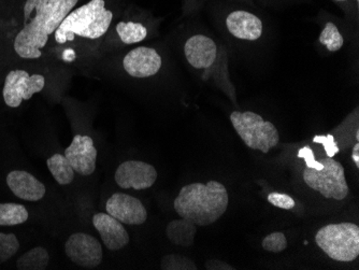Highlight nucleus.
<instances>
[{"mask_svg": "<svg viewBox=\"0 0 359 270\" xmlns=\"http://www.w3.org/2000/svg\"><path fill=\"white\" fill-rule=\"evenodd\" d=\"M114 10L113 0H88L74 7L53 35L60 49V58L66 62H74L81 46L102 39L114 21Z\"/></svg>", "mask_w": 359, "mask_h": 270, "instance_id": "obj_1", "label": "nucleus"}, {"mask_svg": "<svg viewBox=\"0 0 359 270\" xmlns=\"http://www.w3.org/2000/svg\"><path fill=\"white\" fill-rule=\"evenodd\" d=\"M81 0H24L23 24L14 37L13 49L23 60H39L62 20Z\"/></svg>", "mask_w": 359, "mask_h": 270, "instance_id": "obj_2", "label": "nucleus"}, {"mask_svg": "<svg viewBox=\"0 0 359 270\" xmlns=\"http://www.w3.org/2000/svg\"><path fill=\"white\" fill-rule=\"evenodd\" d=\"M227 189L217 181L185 185L173 201V208L183 219L197 227H209L223 217L228 208Z\"/></svg>", "mask_w": 359, "mask_h": 270, "instance_id": "obj_3", "label": "nucleus"}, {"mask_svg": "<svg viewBox=\"0 0 359 270\" xmlns=\"http://www.w3.org/2000/svg\"><path fill=\"white\" fill-rule=\"evenodd\" d=\"M318 247L337 262H353L359 255V227L354 223L328 224L316 235Z\"/></svg>", "mask_w": 359, "mask_h": 270, "instance_id": "obj_4", "label": "nucleus"}, {"mask_svg": "<svg viewBox=\"0 0 359 270\" xmlns=\"http://www.w3.org/2000/svg\"><path fill=\"white\" fill-rule=\"evenodd\" d=\"M231 122L240 138L252 150H259L267 154L279 144L280 135L276 127L255 112L233 111Z\"/></svg>", "mask_w": 359, "mask_h": 270, "instance_id": "obj_5", "label": "nucleus"}, {"mask_svg": "<svg viewBox=\"0 0 359 270\" xmlns=\"http://www.w3.org/2000/svg\"><path fill=\"white\" fill-rule=\"evenodd\" d=\"M323 168L320 170L306 167L302 173L304 182L308 187L323 195L325 198L344 201L350 193L346 173L341 163L332 157L320 161Z\"/></svg>", "mask_w": 359, "mask_h": 270, "instance_id": "obj_6", "label": "nucleus"}, {"mask_svg": "<svg viewBox=\"0 0 359 270\" xmlns=\"http://www.w3.org/2000/svg\"><path fill=\"white\" fill-rule=\"evenodd\" d=\"M46 88V76L30 74L26 70L8 72L3 88V97L9 108H19L24 100H29Z\"/></svg>", "mask_w": 359, "mask_h": 270, "instance_id": "obj_7", "label": "nucleus"}, {"mask_svg": "<svg viewBox=\"0 0 359 270\" xmlns=\"http://www.w3.org/2000/svg\"><path fill=\"white\" fill-rule=\"evenodd\" d=\"M65 253L68 259L83 268H96L104 259L102 243L90 234H72L65 243Z\"/></svg>", "mask_w": 359, "mask_h": 270, "instance_id": "obj_8", "label": "nucleus"}, {"mask_svg": "<svg viewBox=\"0 0 359 270\" xmlns=\"http://www.w3.org/2000/svg\"><path fill=\"white\" fill-rule=\"evenodd\" d=\"M116 184L122 189L136 191L150 189L157 180V171L148 163L127 161L122 163L114 175Z\"/></svg>", "mask_w": 359, "mask_h": 270, "instance_id": "obj_9", "label": "nucleus"}, {"mask_svg": "<svg viewBox=\"0 0 359 270\" xmlns=\"http://www.w3.org/2000/svg\"><path fill=\"white\" fill-rule=\"evenodd\" d=\"M161 66L163 58L150 46L135 48L123 58V68L133 78H150L158 74Z\"/></svg>", "mask_w": 359, "mask_h": 270, "instance_id": "obj_10", "label": "nucleus"}, {"mask_svg": "<svg viewBox=\"0 0 359 270\" xmlns=\"http://www.w3.org/2000/svg\"><path fill=\"white\" fill-rule=\"evenodd\" d=\"M107 213L127 225H142L148 219V212L143 203L136 197L116 193L106 203Z\"/></svg>", "mask_w": 359, "mask_h": 270, "instance_id": "obj_11", "label": "nucleus"}, {"mask_svg": "<svg viewBox=\"0 0 359 270\" xmlns=\"http://www.w3.org/2000/svg\"><path fill=\"white\" fill-rule=\"evenodd\" d=\"M74 173L81 176H90L96 169L97 150L90 136L76 135L70 146L65 150Z\"/></svg>", "mask_w": 359, "mask_h": 270, "instance_id": "obj_12", "label": "nucleus"}, {"mask_svg": "<svg viewBox=\"0 0 359 270\" xmlns=\"http://www.w3.org/2000/svg\"><path fill=\"white\" fill-rule=\"evenodd\" d=\"M184 55L195 69H210L217 58L215 40L205 35H194L184 44Z\"/></svg>", "mask_w": 359, "mask_h": 270, "instance_id": "obj_13", "label": "nucleus"}, {"mask_svg": "<svg viewBox=\"0 0 359 270\" xmlns=\"http://www.w3.org/2000/svg\"><path fill=\"white\" fill-rule=\"evenodd\" d=\"M225 23L229 34L237 39L255 41L263 35L262 19L245 10H233L226 17Z\"/></svg>", "mask_w": 359, "mask_h": 270, "instance_id": "obj_14", "label": "nucleus"}, {"mask_svg": "<svg viewBox=\"0 0 359 270\" xmlns=\"http://www.w3.org/2000/svg\"><path fill=\"white\" fill-rule=\"evenodd\" d=\"M93 225L100 233L102 243L110 251H118L129 243V234L118 220L109 213H96Z\"/></svg>", "mask_w": 359, "mask_h": 270, "instance_id": "obj_15", "label": "nucleus"}, {"mask_svg": "<svg viewBox=\"0 0 359 270\" xmlns=\"http://www.w3.org/2000/svg\"><path fill=\"white\" fill-rule=\"evenodd\" d=\"M7 184L11 192L26 201H38L43 198L46 189L32 173L24 170H13L8 173Z\"/></svg>", "mask_w": 359, "mask_h": 270, "instance_id": "obj_16", "label": "nucleus"}, {"mask_svg": "<svg viewBox=\"0 0 359 270\" xmlns=\"http://www.w3.org/2000/svg\"><path fill=\"white\" fill-rule=\"evenodd\" d=\"M197 225L189 220H173L167 225L166 235L169 241L180 247L189 248L193 245L194 239L197 234Z\"/></svg>", "mask_w": 359, "mask_h": 270, "instance_id": "obj_17", "label": "nucleus"}, {"mask_svg": "<svg viewBox=\"0 0 359 270\" xmlns=\"http://www.w3.org/2000/svg\"><path fill=\"white\" fill-rule=\"evenodd\" d=\"M116 33L123 44L130 46V44L142 42L145 38L148 37L149 30L148 27L141 22L128 20V21H120L116 23Z\"/></svg>", "mask_w": 359, "mask_h": 270, "instance_id": "obj_18", "label": "nucleus"}, {"mask_svg": "<svg viewBox=\"0 0 359 270\" xmlns=\"http://www.w3.org/2000/svg\"><path fill=\"white\" fill-rule=\"evenodd\" d=\"M46 166L56 182L60 185H68L74 181V170L67 157L62 154L52 155L46 161Z\"/></svg>", "mask_w": 359, "mask_h": 270, "instance_id": "obj_19", "label": "nucleus"}, {"mask_svg": "<svg viewBox=\"0 0 359 270\" xmlns=\"http://www.w3.org/2000/svg\"><path fill=\"white\" fill-rule=\"evenodd\" d=\"M50 263L48 250L36 247L26 252L16 262V268L20 270H44Z\"/></svg>", "mask_w": 359, "mask_h": 270, "instance_id": "obj_20", "label": "nucleus"}, {"mask_svg": "<svg viewBox=\"0 0 359 270\" xmlns=\"http://www.w3.org/2000/svg\"><path fill=\"white\" fill-rule=\"evenodd\" d=\"M27 209L20 203H0V227H15L28 220Z\"/></svg>", "mask_w": 359, "mask_h": 270, "instance_id": "obj_21", "label": "nucleus"}, {"mask_svg": "<svg viewBox=\"0 0 359 270\" xmlns=\"http://www.w3.org/2000/svg\"><path fill=\"white\" fill-rule=\"evenodd\" d=\"M320 42L328 51L337 52L344 46V38L336 24L327 22L320 33Z\"/></svg>", "mask_w": 359, "mask_h": 270, "instance_id": "obj_22", "label": "nucleus"}, {"mask_svg": "<svg viewBox=\"0 0 359 270\" xmlns=\"http://www.w3.org/2000/svg\"><path fill=\"white\" fill-rule=\"evenodd\" d=\"M161 268L164 270H197V266L189 257L180 254L165 255L161 262Z\"/></svg>", "mask_w": 359, "mask_h": 270, "instance_id": "obj_23", "label": "nucleus"}, {"mask_svg": "<svg viewBox=\"0 0 359 270\" xmlns=\"http://www.w3.org/2000/svg\"><path fill=\"white\" fill-rule=\"evenodd\" d=\"M19 249L20 243L14 234L0 233V264L13 257Z\"/></svg>", "mask_w": 359, "mask_h": 270, "instance_id": "obj_24", "label": "nucleus"}, {"mask_svg": "<svg viewBox=\"0 0 359 270\" xmlns=\"http://www.w3.org/2000/svg\"><path fill=\"white\" fill-rule=\"evenodd\" d=\"M262 245L265 251L280 253L287 248V239L283 233L276 231V233L270 234L267 237L264 238Z\"/></svg>", "mask_w": 359, "mask_h": 270, "instance_id": "obj_25", "label": "nucleus"}, {"mask_svg": "<svg viewBox=\"0 0 359 270\" xmlns=\"http://www.w3.org/2000/svg\"><path fill=\"white\" fill-rule=\"evenodd\" d=\"M268 201L276 208L285 209V210H290L295 207V201L288 195L282 194V193H271L268 195Z\"/></svg>", "mask_w": 359, "mask_h": 270, "instance_id": "obj_26", "label": "nucleus"}, {"mask_svg": "<svg viewBox=\"0 0 359 270\" xmlns=\"http://www.w3.org/2000/svg\"><path fill=\"white\" fill-rule=\"evenodd\" d=\"M313 141L314 142L324 144L325 150H326L330 157L334 156L336 153L339 152L338 147L334 144V137L332 135H328V136H316Z\"/></svg>", "mask_w": 359, "mask_h": 270, "instance_id": "obj_27", "label": "nucleus"}, {"mask_svg": "<svg viewBox=\"0 0 359 270\" xmlns=\"http://www.w3.org/2000/svg\"><path fill=\"white\" fill-rule=\"evenodd\" d=\"M298 155H299V157L304 158L306 163V167H309V168L316 169V170H320V169L323 168L322 163L316 162V158H314L313 152H312L311 149L308 148V147L302 149Z\"/></svg>", "mask_w": 359, "mask_h": 270, "instance_id": "obj_28", "label": "nucleus"}, {"mask_svg": "<svg viewBox=\"0 0 359 270\" xmlns=\"http://www.w3.org/2000/svg\"><path fill=\"white\" fill-rule=\"evenodd\" d=\"M205 268L210 270H233V266L228 265L225 262L219 261V259H211L205 264Z\"/></svg>", "mask_w": 359, "mask_h": 270, "instance_id": "obj_29", "label": "nucleus"}, {"mask_svg": "<svg viewBox=\"0 0 359 270\" xmlns=\"http://www.w3.org/2000/svg\"><path fill=\"white\" fill-rule=\"evenodd\" d=\"M352 160L354 161L355 165H356L357 168L359 167V144L357 142L354 147H353V152H352Z\"/></svg>", "mask_w": 359, "mask_h": 270, "instance_id": "obj_30", "label": "nucleus"}, {"mask_svg": "<svg viewBox=\"0 0 359 270\" xmlns=\"http://www.w3.org/2000/svg\"><path fill=\"white\" fill-rule=\"evenodd\" d=\"M334 3H348L350 0H332Z\"/></svg>", "mask_w": 359, "mask_h": 270, "instance_id": "obj_31", "label": "nucleus"}, {"mask_svg": "<svg viewBox=\"0 0 359 270\" xmlns=\"http://www.w3.org/2000/svg\"><path fill=\"white\" fill-rule=\"evenodd\" d=\"M356 141H357V142H358V141H359V130H356Z\"/></svg>", "mask_w": 359, "mask_h": 270, "instance_id": "obj_32", "label": "nucleus"}, {"mask_svg": "<svg viewBox=\"0 0 359 270\" xmlns=\"http://www.w3.org/2000/svg\"><path fill=\"white\" fill-rule=\"evenodd\" d=\"M355 4H356V7H357V9H358V6H359V0H355Z\"/></svg>", "mask_w": 359, "mask_h": 270, "instance_id": "obj_33", "label": "nucleus"}, {"mask_svg": "<svg viewBox=\"0 0 359 270\" xmlns=\"http://www.w3.org/2000/svg\"><path fill=\"white\" fill-rule=\"evenodd\" d=\"M245 1H248V3H252V0H245Z\"/></svg>", "mask_w": 359, "mask_h": 270, "instance_id": "obj_34", "label": "nucleus"}]
</instances>
